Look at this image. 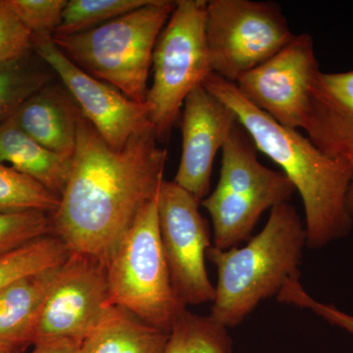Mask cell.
I'll use <instances>...</instances> for the list:
<instances>
[{"label": "cell", "instance_id": "1", "mask_svg": "<svg viewBox=\"0 0 353 353\" xmlns=\"http://www.w3.org/2000/svg\"><path fill=\"white\" fill-rule=\"evenodd\" d=\"M158 143L148 128L114 150L81 114L71 173L50 214L52 234L70 252L105 266L164 181L168 154Z\"/></svg>", "mask_w": 353, "mask_h": 353}, {"label": "cell", "instance_id": "2", "mask_svg": "<svg viewBox=\"0 0 353 353\" xmlns=\"http://www.w3.org/2000/svg\"><path fill=\"white\" fill-rule=\"evenodd\" d=\"M202 85L234 111L257 152L279 165L299 190L308 248L318 250L347 236L353 225L345 205L350 161L325 154L308 137L279 124L246 101L234 83L210 74Z\"/></svg>", "mask_w": 353, "mask_h": 353}, {"label": "cell", "instance_id": "3", "mask_svg": "<svg viewBox=\"0 0 353 353\" xmlns=\"http://www.w3.org/2000/svg\"><path fill=\"white\" fill-rule=\"evenodd\" d=\"M305 226L289 202L271 209L261 232L243 248L211 245L206 257L218 272L210 317L225 328L245 321L261 301L278 296L285 283L299 277L306 245Z\"/></svg>", "mask_w": 353, "mask_h": 353}, {"label": "cell", "instance_id": "4", "mask_svg": "<svg viewBox=\"0 0 353 353\" xmlns=\"http://www.w3.org/2000/svg\"><path fill=\"white\" fill-rule=\"evenodd\" d=\"M176 1L150 3L110 22L79 34L53 36L67 57L88 75L145 103L153 51Z\"/></svg>", "mask_w": 353, "mask_h": 353}, {"label": "cell", "instance_id": "5", "mask_svg": "<svg viewBox=\"0 0 353 353\" xmlns=\"http://www.w3.org/2000/svg\"><path fill=\"white\" fill-rule=\"evenodd\" d=\"M296 192L282 173L260 163L252 139L240 124L222 150L219 181L201 204L212 220L215 248L230 250L250 240L265 211Z\"/></svg>", "mask_w": 353, "mask_h": 353}, {"label": "cell", "instance_id": "6", "mask_svg": "<svg viewBox=\"0 0 353 353\" xmlns=\"http://www.w3.org/2000/svg\"><path fill=\"white\" fill-rule=\"evenodd\" d=\"M105 269L114 305L170 333L176 318L187 307L172 285L160 240L157 197L141 211L109 257Z\"/></svg>", "mask_w": 353, "mask_h": 353}, {"label": "cell", "instance_id": "7", "mask_svg": "<svg viewBox=\"0 0 353 353\" xmlns=\"http://www.w3.org/2000/svg\"><path fill=\"white\" fill-rule=\"evenodd\" d=\"M205 0H178L153 51V81L145 102L159 143L170 137L185 99L210 74Z\"/></svg>", "mask_w": 353, "mask_h": 353}, {"label": "cell", "instance_id": "8", "mask_svg": "<svg viewBox=\"0 0 353 353\" xmlns=\"http://www.w3.org/2000/svg\"><path fill=\"white\" fill-rule=\"evenodd\" d=\"M205 34L212 74L236 83L294 39L275 2L209 0Z\"/></svg>", "mask_w": 353, "mask_h": 353}, {"label": "cell", "instance_id": "9", "mask_svg": "<svg viewBox=\"0 0 353 353\" xmlns=\"http://www.w3.org/2000/svg\"><path fill=\"white\" fill-rule=\"evenodd\" d=\"M201 202L176 183L165 180L157 196L162 248L172 285L185 307L212 303L215 297L205 266L210 233L199 211Z\"/></svg>", "mask_w": 353, "mask_h": 353}, {"label": "cell", "instance_id": "10", "mask_svg": "<svg viewBox=\"0 0 353 353\" xmlns=\"http://www.w3.org/2000/svg\"><path fill=\"white\" fill-rule=\"evenodd\" d=\"M111 305L114 304L105 266L97 260L71 252L53 279L32 345H83Z\"/></svg>", "mask_w": 353, "mask_h": 353}, {"label": "cell", "instance_id": "11", "mask_svg": "<svg viewBox=\"0 0 353 353\" xmlns=\"http://www.w3.org/2000/svg\"><path fill=\"white\" fill-rule=\"evenodd\" d=\"M320 72L312 37L294 34L284 48L234 83L246 101L279 124L304 129Z\"/></svg>", "mask_w": 353, "mask_h": 353}, {"label": "cell", "instance_id": "12", "mask_svg": "<svg viewBox=\"0 0 353 353\" xmlns=\"http://www.w3.org/2000/svg\"><path fill=\"white\" fill-rule=\"evenodd\" d=\"M32 50L59 77L83 117L114 150H120L134 134L152 128L145 103L88 75L74 64L48 37L32 36Z\"/></svg>", "mask_w": 353, "mask_h": 353}, {"label": "cell", "instance_id": "13", "mask_svg": "<svg viewBox=\"0 0 353 353\" xmlns=\"http://www.w3.org/2000/svg\"><path fill=\"white\" fill-rule=\"evenodd\" d=\"M182 157L174 183L199 201L210 189L213 164L239 124L236 114L201 85L183 106Z\"/></svg>", "mask_w": 353, "mask_h": 353}, {"label": "cell", "instance_id": "14", "mask_svg": "<svg viewBox=\"0 0 353 353\" xmlns=\"http://www.w3.org/2000/svg\"><path fill=\"white\" fill-rule=\"evenodd\" d=\"M303 130L325 154L353 157V70L318 74Z\"/></svg>", "mask_w": 353, "mask_h": 353}, {"label": "cell", "instance_id": "15", "mask_svg": "<svg viewBox=\"0 0 353 353\" xmlns=\"http://www.w3.org/2000/svg\"><path fill=\"white\" fill-rule=\"evenodd\" d=\"M81 114L74 99L50 83L28 99L13 117L18 126L39 145L72 159Z\"/></svg>", "mask_w": 353, "mask_h": 353}, {"label": "cell", "instance_id": "16", "mask_svg": "<svg viewBox=\"0 0 353 353\" xmlns=\"http://www.w3.org/2000/svg\"><path fill=\"white\" fill-rule=\"evenodd\" d=\"M59 267L23 276L0 290V347L21 352L34 343L44 301Z\"/></svg>", "mask_w": 353, "mask_h": 353}, {"label": "cell", "instance_id": "17", "mask_svg": "<svg viewBox=\"0 0 353 353\" xmlns=\"http://www.w3.org/2000/svg\"><path fill=\"white\" fill-rule=\"evenodd\" d=\"M72 161L73 158L60 157L28 136L13 116L0 125V163L10 165L59 197L68 182Z\"/></svg>", "mask_w": 353, "mask_h": 353}, {"label": "cell", "instance_id": "18", "mask_svg": "<svg viewBox=\"0 0 353 353\" xmlns=\"http://www.w3.org/2000/svg\"><path fill=\"white\" fill-rule=\"evenodd\" d=\"M169 332L150 326L126 309L111 305L83 343V353H164Z\"/></svg>", "mask_w": 353, "mask_h": 353}, {"label": "cell", "instance_id": "19", "mask_svg": "<svg viewBox=\"0 0 353 353\" xmlns=\"http://www.w3.org/2000/svg\"><path fill=\"white\" fill-rule=\"evenodd\" d=\"M228 329L210 316H201L185 309L170 331L164 353H232Z\"/></svg>", "mask_w": 353, "mask_h": 353}, {"label": "cell", "instance_id": "20", "mask_svg": "<svg viewBox=\"0 0 353 353\" xmlns=\"http://www.w3.org/2000/svg\"><path fill=\"white\" fill-rule=\"evenodd\" d=\"M50 70L39 67L30 53L0 65V125L17 112L28 99L50 85Z\"/></svg>", "mask_w": 353, "mask_h": 353}, {"label": "cell", "instance_id": "21", "mask_svg": "<svg viewBox=\"0 0 353 353\" xmlns=\"http://www.w3.org/2000/svg\"><path fill=\"white\" fill-rule=\"evenodd\" d=\"M70 253L63 241L53 234L18 248L0 259V290L23 276L60 266Z\"/></svg>", "mask_w": 353, "mask_h": 353}, {"label": "cell", "instance_id": "22", "mask_svg": "<svg viewBox=\"0 0 353 353\" xmlns=\"http://www.w3.org/2000/svg\"><path fill=\"white\" fill-rule=\"evenodd\" d=\"M60 197L43 185L0 163V213L41 211L52 214Z\"/></svg>", "mask_w": 353, "mask_h": 353}, {"label": "cell", "instance_id": "23", "mask_svg": "<svg viewBox=\"0 0 353 353\" xmlns=\"http://www.w3.org/2000/svg\"><path fill=\"white\" fill-rule=\"evenodd\" d=\"M150 2V0H70L54 36L90 31Z\"/></svg>", "mask_w": 353, "mask_h": 353}, {"label": "cell", "instance_id": "24", "mask_svg": "<svg viewBox=\"0 0 353 353\" xmlns=\"http://www.w3.org/2000/svg\"><path fill=\"white\" fill-rule=\"evenodd\" d=\"M52 234L50 214L41 211L0 213V259Z\"/></svg>", "mask_w": 353, "mask_h": 353}, {"label": "cell", "instance_id": "25", "mask_svg": "<svg viewBox=\"0 0 353 353\" xmlns=\"http://www.w3.org/2000/svg\"><path fill=\"white\" fill-rule=\"evenodd\" d=\"M13 10L32 36L52 38L59 26L67 0H9Z\"/></svg>", "mask_w": 353, "mask_h": 353}, {"label": "cell", "instance_id": "26", "mask_svg": "<svg viewBox=\"0 0 353 353\" xmlns=\"http://www.w3.org/2000/svg\"><path fill=\"white\" fill-rule=\"evenodd\" d=\"M32 32L23 25L9 0H0V65L32 50Z\"/></svg>", "mask_w": 353, "mask_h": 353}, {"label": "cell", "instance_id": "27", "mask_svg": "<svg viewBox=\"0 0 353 353\" xmlns=\"http://www.w3.org/2000/svg\"><path fill=\"white\" fill-rule=\"evenodd\" d=\"M288 303L294 304V305L299 306L301 308L310 309L316 314L324 318L326 321L353 334L352 315L343 312L333 305L318 303L317 301L309 296L301 285L290 290L289 296H288Z\"/></svg>", "mask_w": 353, "mask_h": 353}, {"label": "cell", "instance_id": "28", "mask_svg": "<svg viewBox=\"0 0 353 353\" xmlns=\"http://www.w3.org/2000/svg\"><path fill=\"white\" fill-rule=\"evenodd\" d=\"M31 353H83L82 345L70 343H39Z\"/></svg>", "mask_w": 353, "mask_h": 353}, {"label": "cell", "instance_id": "29", "mask_svg": "<svg viewBox=\"0 0 353 353\" xmlns=\"http://www.w3.org/2000/svg\"><path fill=\"white\" fill-rule=\"evenodd\" d=\"M350 166H352V180H350V185L345 197V205H347V212L350 218L353 221V157L348 158Z\"/></svg>", "mask_w": 353, "mask_h": 353}, {"label": "cell", "instance_id": "30", "mask_svg": "<svg viewBox=\"0 0 353 353\" xmlns=\"http://www.w3.org/2000/svg\"><path fill=\"white\" fill-rule=\"evenodd\" d=\"M0 353H21V352L19 350H11V348L0 347Z\"/></svg>", "mask_w": 353, "mask_h": 353}]
</instances>
